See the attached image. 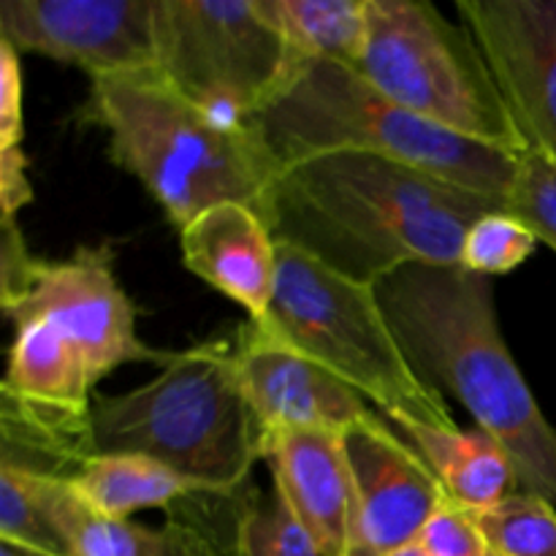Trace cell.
<instances>
[{
    "label": "cell",
    "mask_w": 556,
    "mask_h": 556,
    "mask_svg": "<svg viewBox=\"0 0 556 556\" xmlns=\"http://www.w3.org/2000/svg\"><path fill=\"white\" fill-rule=\"evenodd\" d=\"M505 201L358 152L307 157L277 174L266 226L337 275L378 288L410 264L462 266L472 223Z\"/></svg>",
    "instance_id": "cell-1"
},
{
    "label": "cell",
    "mask_w": 556,
    "mask_h": 556,
    "mask_svg": "<svg viewBox=\"0 0 556 556\" xmlns=\"http://www.w3.org/2000/svg\"><path fill=\"white\" fill-rule=\"evenodd\" d=\"M375 291L424 383L448 391L508 451L521 489L556 508V429L510 356L492 277L410 264Z\"/></svg>",
    "instance_id": "cell-2"
},
{
    "label": "cell",
    "mask_w": 556,
    "mask_h": 556,
    "mask_svg": "<svg viewBox=\"0 0 556 556\" xmlns=\"http://www.w3.org/2000/svg\"><path fill=\"white\" fill-rule=\"evenodd\" d=\"M76 119L106 134L109 161L139 179L177 228L217 204H244L266 220L282 166L264 136L204 112L155 68L92 79Z\"/></svg>",
    "instance_id": "cell-3"
},
{
    "label": "cell",
    "mask_w": 556,
    "mask_h": 556,
    "mask_svg": "<svg viewBox=\"0 0 556 556\" xmlns=\"http://www.w3.org/2000/svg\"><path fill=\"white\" fill-rule=\"evenodd\" d=\"M250 123L280 166L334 152L386 157L434 179L508 201L519 157L407 112L356 68L307 60Z\"/></svg>",
    "instance_id": "cell-4"
},
{
    "label": "cell",
    "mask_w": 556,
    "mask_h": 556,
    "mask_svg": "<svg viewBox=\"0 0 556 556\" xmlns=\"http://www.w3.org/2000/svg\"><path fill=\"white\" fill-rule=\"evenodd\" d=\"M98 454H139L201 483L215 497H237L255 462L266 459V432L237 369V342L226 337L177 351L150 383L92 400Z\"/></svg>",
    "instance_id": "cell-5"
},
{
    "label": "cell",
    "mask_w": 556,
    "mask_h": 556,
    "mask_svg": "<svg viewBox=\"0 0 556 556\" xmlns=\"http://www.w3.org/2000/svg\"><path fill=\"white\" fill-rule=\"evenodd\" d=\"M253 324L345 380L396 429H459L443 394L424 383L407 358L378 291L337 275L304 250L277 242L275 296Z\"/></svg>",
    "instance_id": "cell-6"
},
{
    "label": "cell",
    "mask_w": 556,
    "mask_h": 556,
    "mask_svg": "<svg viewBox=\"0 0 556 556\" xmlns=\"http://www.w3.org/2000/svg\"><path fill=\"white\" fill-rule=\"evenodd\" d=\"M356 71L427 123L510 155L530 152L476 38L427 0H367Z\"/></svg>",
    "instance_id": "cell-7"
},
{
    "label": "cell",
    "mask_w": 556,
    "mask_h": 556,
    "mask_svg": "<svg viewBox=\"0 0 556 556\" xmlns=\"http://www.w3.org/2000/svg\"><path fill=\"white\" fill-rule=\"evenodd\" d=\"M152 68L204 112L250 123L296 63L261 0H155Z\"/></svg>",
    "instance_id": "cell-8"
},
{
    "label": "cell",
    "mask_w": 556,
    "mask_h": 556,
    "mask_svg": "<svg viewBox=\"0 0 556 556\" xmlns=\"http://www.w3.org/2000/svg\"><path fill=\"white\" fill-rule=\"evenodd\" d=\"M11 315H33L63 334L90 362L98 378L123 364L166 367L174 351H155L136 331V307L114 275L109 244H81L68 258L38 264L30 288L3 307Z\"/></svg>",
    "instance_id": "cell-9"
},
{
    "label": "cell",
    "mask_w": 556,
    "mask_h": 556,
    "mask_svg": "<svg viewBox=\"0 0 556 556\" xmlns=\"http://www.w3.org/2000/svg\"><path fill=\"white\" fill-rule=\"evenodd\" d=\"M0 38L92 79L155 65V0H3Z\"/></svg>",
    "instance_id": "cell-10"
},
{
    "label": "cell",
    "mask_w": 556,
    "mask_h": 556,
    "mask_svg": "<svg viewBox=\"0 0 556 556\" xmlns=\"http://www.w3.org/2000/svg\"><path fill=\"white\" fill-rule=\"evenodd\" d=\"M456 11L527 147L556 166V0H459Z\"/></svg>",
    "instance_id": "cell-11"
},
{
    "label": "cell",
    "mask_w": 556,
    "mask_h": 556,
    "mask_svg": "<svg viewBox=\"0 0 556 556\" xmlns=\"http://www.w3.org/2000/svg\"><path fill=\"white\" fill-rule=\"evenodd\" d=\"M353 476V525L345 556H391L416 546L448 494L432 467L386 421L345 434Z\"/></svg>",
    "instance_id": "cell-12"
},
{
    "label": "cell",
    "mask_w": 556,
    "mask_h": 556,
    "mask_svg": "<svg viewBox=\"0 0 556 556\" xmlns=\"http://www.w3.org/2000/svg\"><path fill=\"white\" fill-rule=\"evenodd\" d=\"M233 342L239 378L264 427L266 443L271 434L291 429L348 434L383 421L345 380L261 331L253 320L233 334Z\"/></svg>",
    "instance_id": "cell-13"
},
{
    "label": "cell",
    "mask_w": 556,
    "mask_h": 556,
    "mask_svg": "<svg viewBox=\"0 0 556 556\" xmlns=\"http://www.w3.org/2000/svg\"><path fill=\"white\" fill-rule=\"evenodd\" d=\"M275 489L326 556H345L353 525V476L345 434L291 429L266 443Z\"/></svg>",
    "instance_id": "cell-14"
},
{
    "label": "cell",
    "mask_w": 556,
    "mask_h": 556,
    "mask_svg": "<svg viewBox=\"0 0 556 556\" xmlns=\"http://www.w3.org/2000/svg\"><path fill=\"white\" fill-rule=\"evenodd\" d=\"M188 271L233 299L253 320L264 318L277 286V239L244 204H217L179 228Z\"/></svg>",
    "instance_id": "cell-15"
},
{
    "label": "cell",
    "mask_w": 556,
    "mask_h": 556,
    "mask_svg": "<svg viewBox=\"0 0 556 556\" xmlns=\"http://www.w3.org/2000/svg\"><path fill=\"white\" fill-rule=\"evenodd\" d=\"M43 497L71 556H223L212 538L188 521L168 519L163 527H144L98 516L65 481L47 478Z\"/></svg>",
    "instance_id": "cell-16"
},
{
    "label": "cell",
    "mask_w": 556,
    "mask_h": 556,
    "mask_svg": "<svg viewBox=\"0 0 556 556\" xmlns=\"http://www.w3.org/2000/svg\"><path fill=\"white\" fill-rule=\"evenodd\" d=\"M400 432L432 467L448 500L470 514L492 510L525 492L508 451L483 429L400 427Z\"/></svg>",
    "instance_id": "cell-17"
},
{
    "label": "cell",
    "mask_w": 556,
    "mask_h": 556,
    "mask_svg": "<svg viewBox=\"0 0 556 556\" xmlns=\"http://www.w3.org/2000/svg\"><path fill=\"white\" fill-rule=\"evenodd\" d=\"M81 503L106 519H130L136 510L161 508L172 514L179 503L215 497L201 483L182 478L155 459L139 454H96L71 481Z\"/></svg>",
    "instance_id": "cell-18"
},
{
    "label": "cell",
    "mask_w": 556,
    "mask_h": 556,
    "mask_svg": "<svg viewBox=\"0 0 556 556\" xmlns=\"http://www.w3.org/2000/svg\"><path fill=\"white\" fill-rule=\"evenodd\" d=\"M293 63L331 60L358 68L367 43V0H261Z\"/></svg>",
    "instance_id": "cell-19"
},
{
    "label": "cell",
    "mask_w": 556,
    "mask_h": 556,
    "mask_svg": "<svg viewBox=\"0 0 556 556\" xmlns=\"http://www.w3.org/2000/svg\"><path fill=\"white\" fill-rule=\"evenodd\" d=\"M47 478L0 465V543L47 556H71L43 497Z\"/></svg>",
    "instance_id": "cell-20"
},
{
    "label": "cell",
    "mask_w": 556,
    "mask_h": 556,
    "mask_svg": "<svg viewBox=\"0 0 556 556\" xmlns=\"http://www.w3.org/2000/svg\"><path fill=\"white\" fill-rule=\"evenodd\" d=\"M233 556H326L275 486L250 492L237 505Z\"/></svg>",
    "instance_id": "cell-21"
},
{
    "label": "cell",
    "mask_w": 556,
    "mask_h": 556,
    "mask_svg": "<svg viewBox=\"0 0 556 556\" xmlns=\"http://www.w3.org/2000/svg\"><path fill=\"white\" fill-rule=\"evenodd\" d=\"M489 552L500 556H556V508L538 494L519 492L503 505L472 514Z\"/></svg>",
    "instance_id": "cell-22"
},
{
    "label": "cell",
    "mask_w": 556,
    "mask_h": 556,
    "mask_svg": "<svg viewBox=\"0 0 556 556\" xmlns=\"http://www.w3.org/2000/svg\"><path fill=\"white\" fill-rule=\"evenodd\" d=\"M538 244L541 242L525 223L508 210H500L472 223L462 250V266L483 277L508 275L535 253Z\"/></svg>",
    "instance_id": "cell-23"
},
{
    "label": "cell",
    "mask_w": 556,
    "mask_h": 556,
    "mask_svg": "<svg viewBox=\"0 0 556 556\" xmlns=\"http://www.w3.org/2000/svg\"><path fill=\"white\" fill-rule=\"evenodd\" d=\"M505 210L525 223L538 242L556 250V166L548 157L532 150L519 157Z\"/></svg>",
    "instance_id": "cell-24"
},
{
    "label": "cell",
    "mask_w": 556,
    "mask_h": 556,
    "mask_svg": "<svg viewBox=\"0 0 556 556\" xmlns=\"http://www.w3.org/2000/svg\"><path fill=\"white\" fill-rule=\"evenodd\" d=\"M416 546L427 556H486L489 546L470 510L445 497L424 525Z\"/></svg>",
    "instance_id": "cell-25"
},
{
    "label": "cell",
    "mask_w": 556,
    "mask_h": 556,
    "mask_svg": "<svg viewBox=\"0 0 556 556\" xmlns=\"http://www.w3.org/2000/svg\"><path fill=\"white\" fill-rule=\"evenodd\" d=\"M0 223H3V231H0V307H5L30 288L41 258L27 250L16 217H0Z\"/></svg>",
    "instance_id": "cell-26"
},
{
    "label": "cell",
    "mask_w": 556,
    "mask_h": 556,
    "mask_svg": "<svg viewBox=\"0 0 556 556\" xmlns=\"http://www.w3.org/2000/svg\"><path fill=\"white\" fill-rule=\"evenodd\" d=\"M25 114H22V65L20 52L0 38V152L22 147Z\"/></svg>",
    "instance_id": "cell-27"
},
{
    "label": "cell",
    "mask_w": 556,
    "mask_h": 556,
    "mask_svg": "<svg viewBox=\"0 0 556 556\" xmlns=\"http://www.w3.org/2000/svg\"><path fill=\"white\" fill-rule=\"evenodd\" d=\"M33 201L30 179H27V157L22 147L0 152V206L3 217H16V212Z\"/></svg>",
    "instance_id": "cell-28"
},
{
    "label": "cell",
    "mask_w": 556,
    "mask_h": 556,
    "mask_svg": "<svg viewBox=\"0 0 556 556\" xmlns=\"http://www.w3.org/2000/svg\"><path fill=\"white\" fill-rule=\"evenodd\" d=\"M0 556H47L38 552H27V548L11 546V543H0Z\"/></svg>",
    "instance_id": "cell-29"
},
{
    "label": "cell",
    "mask_w": 556,
    "mask_h": 556,
    "mask_svg": "<svg viewBox=\"0 0 556 556\" xmlns=\"http://www.w3.org/2000/svg\"><path fill=\"white\" fill-rule=\"evenodd\" d=\"M391 556H427V554H424L418 546H407V548H402V552H396V554H391Z\"/></svg>",
    "instance_id": "cell-30"
},
{
    "label": "cell",
    "mask_w": 556,
    "mask_h": 556,
    "mask_svg": "<svg viewBox=\"0 0 556 556\" xmlns=\"http://www.w3.org/2000/svg\"><path fill=\"white\" fill-rule=\"evenodd\" d=\"M486 556H500V554H494V552H489V554H486Z\"/></svg>",
    "instance_id": "cell-31"
}]
</instances>
